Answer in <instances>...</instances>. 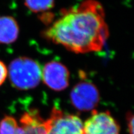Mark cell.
I'll use <instances>...</instances> for the list:
<instances>
[{
	"instance_id": "obj_1",
	"label": "cell",
	"mask_w": 134,
	"mask_h": 134,
	"mask_svg": "<svg viewBox=\"0 0 134 134\" xmlns=\"http://www.w3.org/2000/svg\"><path fill=\"white\" fill-rule=\"evenodd\" d=\"M102 4L85 0L78 6L64 9L58 19L42 32L55 44L75 53L98 52L109 36Z\"/></svg>"
},
{
	"instance_id": "obj_2",
	"label": "cell",
	"mask_w": 134,
	"mask_h": 134,
	"mask_svg": "<svg viewBox=\"0 0 134 134\" xmlns=\"http://www.w3.org/2000/svg\"><path fill=\"white\" fill-rule=\"evenodd\" d=\"M8 76L14 88L31 90L37 86L42 80V68L36 60L27 57H19L10 63Z\"/></svg>"
},
{
	"instance_id": "obj_3",
	"label": "cell",
	"mask_w": 134,
	"mask_h": 134,
	"mask_svg": "<svg viewBox=\"0 0 134 134\" xmlns=\"http://www.w3.org/2000/svg\"><path fill=\"white\" fill-rule=\"evenodd\" d=\"M43 125L46 134H85L84 124L79 117L55 108Z\"/></svg>"
},
{
	"instance_id": "obj_4",
	"label": "cell",
	"mask_w": 134,
	"mask_h": 134,
	"mask_svg": "<svg viewBox=\"0 0 134 134\" xmlns=\"http://www.w3.org/2000/svg\"><path fill=\"white\" fill-rule=\"evenodd\" d=\"M99 93L93 83L81 81L73 87L70 100L73 106L80 110H94L99 101Z\"/></svg>"
},
{
	"instance_id": "obj_5",
	"label": "cell",
	"mask_w": 134,
	"mask_h": 134,
	"mask_svg": "<svg viewBox=\"0 0 134 134\" xmlns=\"http://www.w3.org/2000/svg\"><path fill=\"white\" fill-rule=\"evenodd\" d=\"M42 79L51 90L62 91L69 85L70 72L62 63L53 60L47 63L42 69Z\"/></svg>"
},
{
	"instance_id": "obj_6",
	"label": "cell",
	"mask_w": 134,
	"mask_h": 134,
	"mask_svg": "<svg viewBox=\"0 0 134 134\" xmlns=\"http://www.w3.org/2000/svg\"><path fill=\"white\" fill-rule=\"evenodd\" d=\"M119 124L109 111L93 110L91 115L84 124L85 134H119Z\"/></svg>"
},
{
	"instance_id": "obj_7",
	"label": "cell",
	"mask_w": 134,
	"mask_h": 134,
	"mask_svg": "<svg viewBox=\"0 0 134 134\" xmlns=\"http://www.w3.org/2000/svg\"><path fill=\"white\" fill-rule=\"evenodd\" d=\"M19 27L18 22L10 16H0V44L9 45L18 39Z\"/></svg>"
},
{
	"instance_id": "obj_8",
	"label": "cell",
	"mask_w": 134,
	"mask_h": 134,
	"mask_svg": "<svg viewBox=\"0 0 134 134\" xmlns=\"http://www.w3.org/2000/svg\"><path fill=\"white\" fill-rule=\"evenodd\" d=\"M43 122L38 111L34 109L25 113L19 120L23 134H46Z\"/></svg>"
},
{
	"instance_id": "obj_9",
	"label": "cell",
	"mask_w": 134,
	"mask_h": 134,
	"mask_svg": "<svg viewBox=\"0 0 134 134\" xmlns=\"http://www.w3.org/2000/svg\"><path fill=\"white\" fill-rule=\"evenodd\" d=\"M0 134H23V129L14 117L6 115L0 121Z\"/></svg>"
},
{
	"instance_id": "obj_10",
	"label": "cell",
	"mask_w": 134,
	"mask_h": 134,
	"mask_svg": "<svg viewBox=\"0 0 134 134\" xmlns=\"http://www.w3.org/2000/svg\"><path fill=\"white\" fill-rule=\"evenodd\" d=\"M24 4L32 12L44 13L54 7L55 0H24Z\"/></svg>"
},
{
	"instance_id": "obj_11",
	"label": "cell",
	"mask_w": 134,
	"mask_h": 134,
	"mask_svg": "<svg viewBox=\"0 0 134 134\" xmlns=\"http://www.w3.org/2000/svg\"><path fill=\"white\" fill-rule=\"evenodd\" d=\"M8 77V67L3 61L0 60V86L4 83Z\"/></svg>"
},
{
	"instance_id": "obj_12",
	"label": "cell",
	"mask_w": 134,
	"mask_h": 134,
	"mask_svg": "<svg viewBox=\"0 0 134 134\" xmlns=\"http://www.w3.org/2000/svg\"><path fill=\"white\" fill-rule=\"evenodd\" d=\"M126 119L129 133L133 134V115L131 112L127 114Z\"/></svg>"
}]
</instances>
